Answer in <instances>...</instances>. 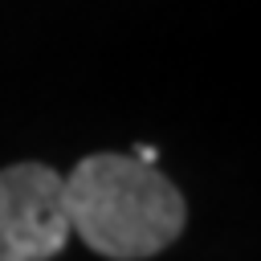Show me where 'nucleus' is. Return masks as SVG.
Returning a JSON list of instances; mask_svg holds the SVG:
<instances>
[{"label":"nucleus","mask_w":261,"mask_h":261,"mask_svg":"<svg viewBox=\"0 0 261 261\" xmlns=\"http://www.w3.org/2000/svg\"><path fill=\"white\" fill-rule=\"evenodd\" d=\"M61 200L69 232L110 261H147L175 245L188 224L184 192L155 163L118 151L77 159L61 175Z\"/></svg>","instance_id":"f257e3e1"},{"label":"nucleus","mask_w":261,"mask_h":261,"mask_svg":"<svg viewBox=\"0 0 261 261\" xmlns=\"http://www.w3.org/2000/svg\"><path fill=\"white\" fill-rule=\"evenodd\" d=\"M69 237L61 175L49 163L0 167V261H53Z\"/></svg>","instance_id":"f03ea898"}]
</instances>
